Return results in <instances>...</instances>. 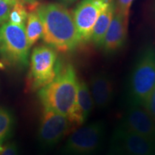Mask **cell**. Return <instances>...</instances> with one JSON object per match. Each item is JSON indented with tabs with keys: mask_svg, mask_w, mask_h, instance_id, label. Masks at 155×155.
I'll return each mask as SVG.
<instances>
[{
	"mask_svg": "<svg viewBox=\"0 0 155 155\" xmlns=\"http://www.w3.org/2000/svg\"><path fill=\"white\" fill-rule=\"evenodd\" d=\"M78 79L74 67L58 63L57 74L49 84L38 91V97L43 108H48L67 117L75 127L83 121L78 107Z\"/></svg>",
	"mask_w": 155,
	"mask_h": 155,
	"instance_id": "6da1fadb",
	"label": "cell"
},
{
	"mask_svg": "<svg viewBox=\"0 0 155 155\" xmlns=\"http://www.w3.org/2000/svg\"><path fill=\"white\" fill-rule=\"evenodd\" d=\"M36 11L42 24L43 41L56 51H73L81 43L73 14L65 6L57 3L44 4Z\"/></svg>",
	"mask_w": 155,
	"mask_h": 155,
	"instance_id": "7a4b0ae2",
	"label": "cell"
},
{
	"mask_svg": "<svg viewBox=\"0 0 155 155\" xmlns=\"http://www.w3.org/2000/svg\"><path fill=\"white\" fill-rule=\"evenodd\" d=\"M155 86V48L147 45L136 60L128 80L127 104L144 106Z\"/></svg>",
	"mask_w": 155,
	"mask_h": 155,
	"instance_id": "3957f363",
	"label": "cell"
},
{
	"mask_svg": "<svg viewBox=\"0 0 155 155\" xmlns=\"http://www.w3.org/2000/svg\"><path fill=\"white\" fill-rule=\"evenodd\" d=\"M30 48L25 26L7 22L0 27V56L6 63L17 68L29 65Z\"/></svg>",
	"mask_w": 155,
	"mask_h": 155,
	"instance_id": "277c9868",
	"label": "cell"
},
{
	"mask_svg": "<svg viewBox=\"0 0 155 155\" xmlns=\"http://www.w3.org/2000/svg\"><path fill=\"white\" fill-rule=\"evenodd\" d=\"M106 135V126L103 121L79 128L68 139L61 155H97L104 147Z\"/></svg>",
	"mask_w": 155,
	"mask_h": 155,
	"instance_id": "5b68a950",
	"label": "cell"
},
{
	"mask_svg": "<svg viewBox=\"0 0 155 155\" xmlns=\"http://www.w3.org/2000/svg\"><path fill=\"white\" fill-rule=\"evenodd\" d=\"M57 51L48 45L35 48L30 57L28 86L32 91H39L55 78L58 68Z\"/></svg>",
	"mask_w": 155,
	"mask_h": 155,
	"instance_id": "8992f818",
	"label": "cell"
},
{
	"mask_svg": "<svg viewBox=\"0 0 155 155\" xmlns=\"http://www.w3.org/2000/svg\"><path fill=\"white\" fill-rule=\"evenodd\" d=\"M106 155H155V140L119 124L112 134Z\"/></svg>",
	"mask_w": 155,
	"mask_h": 155,
	"instance_id": "52a82bcc",
	"label": "cell"
},
{
	"mask_svg": "<svg viewBox=\"0 0 155 155\" xmlns=\"http://www.w3.org/2000/svg\"><path fill=\"white\" fill-rule=\"evenodd\" d=\"M75 126L65 116L48 108H43L38 130L40 146L49 149L58 144Z\"/></svg>",
	"mask_w": 155,
	"mask_h": 155,
	"instance_id": "ba28073f",
	"label": "cell"
},
{
	"mask_svg": "<svg viewBox=\"0 0 155 155\" xmlns=\"http://www.w3.org/2000/svg\"><path fill=\"white\" fill-rule=\"evenodd\" d=\"M109 0H83L73 12V17L81 43L91 41L93 30L101 11Z\"/></svg>",
	"mask_w": 155,
	"mask_h": 155,
	"instance_id": "9c48e42d",
	"label": "cell"
},
{
	"mask_svg": "<svg viewBox=\"0 0 155 155\" xmlns=\"http://www.w3.org/2000/svg\"><path fill=\"white\" fill-rule=\"evenodd\" d=\"M120 124L138 134L155 140V120L144 106L127 104Z\"/></svg>",
	"mask_w": 155,
	"mask_h": 155,
	"instance_id": "30bf717a",
	"label": "cell"
},
{
	"mask_svg": "<svg viewBox=\"0 0 155 155\" xmlns=\"http://www.w3.org/2000/svg\"><path fill=\"white\" fill-rule=\"evenodd\" d=\"M129 17L118 12L115 9L107 32L101 48L106 53H116L124 45L127 38Z\"/></svg>",
	"mask_w": 155,
	"mask_h": 155,
	"instance_id": "8fae6325",
	"label": "cell"
},
{
	"mask_svg": "<svg viewBox=\"0 0 155 155\" xmlns=\"http://www.w3.org/2000/svg\"><path fill=\"white\" fill-rule=\"evenodd\" d=\"M88 86L94 105L98 109L108 107L114 96V83L111 75L105 72L95 73L91 77Z\"/></svg>",
	"mask_w": 155,
	"mask_h": 155,
	"instance_id": "7c38bea8",
	"label": "cell"
},
{
	"mask_svg": "<svg viewBox=\"0 0 155 155\" xmlns=\"http://www.w3.org/2000/svg\"><path fill=\"white\" fill-rule=\"evenodd\" d=\"M115 12V0H109L108 5L101 12L94 27L91 41L101 47L105 35L111 24Z\"/></svg>",
	"mask_w": 155,
	"mask_h": 155,
	"instance_id": "4fadbf2b",
	"label": "cell"
},
{
	"mask_svg": "<svg viewBox=\"0 0 155 155\" xmlns=\"http://www.w3.org/2000/svg\"><path fill=\"white\" fill-rule=\"evenodd\" d=\"M77 103L81 118L85 123L91 114L94 104L88 85L83 80H78Z\"/></svg>",
	"mask_w": 155,
	"mask_h": 155,
	"instance_id": "5bb4252c",
	"label": "cell"
},
{
	"mask_svg": "<svg viewBox=\"0 0 155 155\" xmlns=\"http://www.w3.org/2000/svg\"><path fill=\"white\" fill-rule=\"evenodd\" d=\"M25 32L29 45L32 46L42 35V24L40 17L36 11V8L28 13Z\"/></svg>",
	"mask_w": 155,
	"mask_h": 155,
	"instance_id": "9a60e30c",
	"label": "cell"
},
{
	"mask_svg": "<svg viewBox=\"0 0 155 155\" xmlns=\"http://www.w3.org/2000/svg\"><path fill=\"white\" fill-rule=\"evenodd\" d=\"M23 2L15 3L12 7L8 19V22L13 25L25 26L28 19V11Z\"/></svg>",
	"mask_w": 155,
	"mask_h": 155,
	"instance_id": "2e32d148",
	"label": "cell"
},
{
	"mask_svg": "<svg viewBox=\"0 0 155 155\" xmlns=\"http://www.w3.org/2000/svg\"><path fill=\"white\" fill-rule=\"evenodd\" d=\"M14 124L12 114L6 108L0 107V138L5 141L10 134Z\"/></svg>",
	"mask_w": 155,
	"mask_h": 155,
	"instance_id": "e0dca14e",
	"label": "cell"
},
{
	"mask_svg": "<svg viewBox=\"0 0 155 155\" xmlns=\"http://www.w3.org/2000/svg\"><path fill=\"white\" fill-rule=\"evenodd\" d=\"M134 0H115V9L124 16L129 17Z\"/></svg>",
	"mask_w": 155,
	"mask_h": 155,
	"instance_id": "ac0fdd59",
	"label": "cell"
},
{
	"mask_svg": "<svg viewBox=\"0 0 155 155\" xmlns=\"http://www.w3.org/2000/svg\"><path fill=\"white\" fill-rule=\"evenodd\" d=\"M12 6L13 5L10 3L0 0V25H1L8 21L9 13Z\"/></svg>",
	"mask_w": 155,
	"mask_h": 155,
	"instance_id": "d6986e66",
	"label": "cell"
},
{
	"mask_svg": "<svg viewBox=\"0 0 155 155\" xmlns=\"http://www.w3.org/2000/svg\"><path fill=\"white\" fill-rule=\"evenodd\" d=\"M144 107L155 120V86L147 101Z\"/></svg>",
	"mask_w": 155,
	"mask_h": 155,
	"instance_id": "ffe728a7",
	"label": "cell"
},
{
	"mask_svg": "<svg viewBox=\"0 0 155 155\" xmlns=\"http://www.w3.org/2000/svg\"><path fill=\"white\" fill-rule=\"evenodd\" d=\"M0 155H19L18 148L14 142H9L3 146Z\"/></svg>",
	"mask_w": 155,
	"mask_h": 155,
	"instance_id": "44dd1931",
	"label": "cell"
},
{
	"mask_svg": "<svg viewBox=\"0 0 155 155\" xmlns=\"http://www.w3.org/2000/svg\"><path fill=\"white\" fill-rule=\"evenodd\" d=\"M25 3L28 4L29 5L31 6V9H35L37 7H38V4L37 2V0H24Z\"/></svg>",
	"mask_w": 155,
	"mask_h": 155,
	"instance_id": "7402d4cb",
	"label": "cell"
},
{
	"mask_svg": "<svg viewBox=\"0 0 155 155\" xmlns=\"http://www.w3.org/2000/svg\"><path fill=\"white\" fill-rule=\"evenodd\" d=\"M3 1H5V2H7L10 3L13 5H14L15 3L18 2H23L25 3V2L24 1V0H3Z\"/></svg>",
	"mask_w": 155,
	"mask_h": 155,
	"instance_id": "603a6c76",
	"label": "cell"
},
{
	"mask_svg": "<svg viewBox=\"0 0 155 155\" xmlns=\"http://www.w3.org/2000/svg\"><path fill=\"white\" fill-rule=\"evenodd\" d=\"M60 1L61 2H63V4H71V3H73L75 2V1H77V0H60Z\"/></svg>",
	"mask_w": 155,
	"mask_h": 155,
	"instance_id": "cb8c5ba5",
	"label": "cell"
},
{
	"mask_svg": "<svg viewBox=\"0 0 155 155\" xmlns=\"http://www.w3.org/2000/svg\"><path fill=\"white\" fill-rule=\"evenodd\" d=\"M3 141H4V140L3 139H2L1 138H0V152H2V149H3Z\"/></svg>",
	"mask_w": 155,
	"mask_h": 155,
	"instance_id": "d4e9b609",
	"label": "cell"
}]
</instances>
